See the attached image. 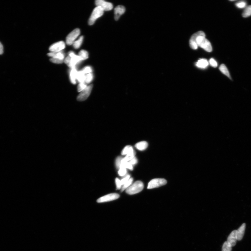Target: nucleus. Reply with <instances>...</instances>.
<instances>
[{
  "instance_id": "36",
  "label": "nucleus",
  "mask_w": 251,
  "mask_h": 251,
  "mask_svg": "<svg viewBox=\"0 0 251 251\" xmlns=\"http://www.w3.org/2000/svg\"><path fill=\"white\" fill-rule=\"evenodd\" d=\"M129 162L132 165H135L138 162V160L135 157H134L131 160H130Z\"/></svg>"
},
{
  "instance_id": "1",
  "label": "nucleus",
  "mask_w": 251,
  "mask_h": 251,
  "mask_svg": "<svg viewBox=\"0 0 251 251\" xmlns=\"http://www.w3.org/2000/svg\"><path fill=\"white\" fill-rule=\"evenodd\" d=\"M189 42H194L196 43L198 46L201 47L207 52H211L213 50L212 46L211 44L205 36H199L194 40H190Z\"/></svg>"
},
{
  "instance_id": "11",
  "label": "nucleus",
  "mask_w": 251,
  "mask_h": 251,
  "mask_svg": "<svg viewBox=\"0 0 251 251\" xmlns=\"http://www.w3.org/2000/svg\"><path fill=\"white\" fill-rule=\"evenodd\" d=\"M125 11V8L124 6H118L115 9V20H118Z\"/></svg>"
},
{
  "instance_id": "28",
  "label": "nucleus",
  "mask_w": 251,
  "mask_h": 251,
  "mask_svg": "<svg viewBox=\"0 0 251 251\" xmlns=\"http://www.w3.org/2000/svg\"><path fill=\"white\" fill-rule=\"evenodd\" d=\"M123 158L120 156L118 157L115 160V165L118 169H119L120 165L121 164L122 160Z\"/></svg>"
},
{
  "instance_id": "7",
  "label": "nucleus",
  "mask_w": 251,
  "mask_h": 251,
  "mask_svg": "<svg viewBox=\"0 0 251 251\" xmlns=\"http://www.w3.org/2000/svg\"><path fill=\"white\" fill-rule=\"evenodd\" d=\"M119 197V195L117 193H111L100 197L97 200V202L100 203L112 201L118 199Z\"/></svg>"
},
{
  "instance_id": "27",
  "label": "nucleus",
  "mask_w": 251,
  "mask_h": 251,
  "mask_svg": "<svg viewBox=\"0 0 251 251\" xmlns=\"http://www.w3.org/2000/svg\"><path fill=\"white\" fill-rule=\"evenodd\" d=\"M87 86L85 84V83H80L78 87V91L79 92H82L83 90H84L87 87Z\"/></svg>"
},
{
  "instance_id": "34",
  "label": "nucleus",
  "mask_w": 251,
  "mask_h": 251,
  "mask_svg": "<svg viewBox=\"0 0 251 251\" xmlns=\"http://www.w3.org/2000/svg\"><path fill=\"white\" fill-rule=\"evenodd\" d=\"M211 65L213 67H217L218 66L216 60L213 59H211L209 61Z\"/></svg>"
},
{
  "instance_id": "9",
  "label": "nucleus",
  "mask_w": 251,
  "mask_h": 251,
  "mask_svg": "<svg viewBox=\"0 0 251 251\" xmlns=\"http://www.w3.org/2000/svg\"><path fill=\"white\" fill-rule=\"evenodd\" d=\"M65 48V45L64 42L60 41L53 44L50 46L49 49L51 52H61Z\"/></svg>"
},
{
  "instance_id": "3",
  "label": "nucleus",
  "mask_w": 251,
  "mask_h": 251,
  "mask_svg": "<svg viewBox=\"0 0 251 251\" xmlns=\"http://www.w3.org/2000/svg\"><path fill=\"white\" fill-rule=\"evenodd\" d=\"M104 12V11L101 7L97 6L95 8L89 18V22H88L89 24L90 25H93L98 18L103 15Z\"/></svg>"
},
{
  "instance_id": "33",
  "label": "nucleus",
  "mask_w": 251,
  "mask_h": 251,
  "mask_svg": "<svg viewBox=\"0 0 251 251\" xmlns=\"http://www.w3.org/2000/svg\"><path fill=\"white\" fill-rule=\"evenodd\" d=\"M115 181L116 186H117V189H120L121 188L122 185L121 183L120 180L118 178H116L115 179Z\"/></svg>"
},
{
  "instance_id": "8",
  "label": "nucleus",
  "mask_w": 251,
  "mask_h": 251,
  "mask_svg": "<svg viewBox=\"0 0 251 251\" xmlns=\"http://www.w3.org/2000/svg\"><path fill=\"white\" fill-rule=\"evenodd\" d=\"M95 4L97 6L101 7L104 11H110L113 8L112 4L103 0H97L95 1Z\"/></svg>"
},
{
  "instance_id": "37",
  "label": "nucleus",
  "mask_w": 251,
  "mask_h": 251,
  "mask_svg": "<svg viewBox=\"0 0 251 251\" xmlns=\"http://www.w3.org/2000/svg\"><path fill=\"white\" fill-rule=\"evenodd\" d=\"M3 53V46L2 44L0 42V55H2Z\"/></svg>"
},
{
  "instance_id": "15",
  "label": "nucleus",
  "mask_w": 251,
  "mask_h": 251,
  "mask_svg": "<svg viewBox=\"0 0 251 251\" xmlns=\"http://www.w3.org/2000/svg\"><path fill=\"white\" fill-rule=\"evenodd\" d=\"M219 69L223 74H224L225 76H227L230 80H232L228 69H227L226 66L224 64H222L219 67Z\"/></svg>"
},
{
  "instance_id": "20",
  "label": "nucleus",
  "mask_w": 251,
  "mask_h": 251,
  "mask_svg": "<svg viewBox=\"0 0 251 251\" xmlns=\"http://www.w3.org/2000/svg\"><path fill=\"white\" fill-rule=\"evenodd\" d=\"M83 39V37L81 36L77 40L75 41L73 43V47L75 49H78L80 47L82 43Z\"/></svg>"
},
{
  "instance_id": "17",
  "label": "nucleus",
  "mask_w": 251,
  "mask_h": 251,
  "mask_svg": "<svg viewBox=\"0 0 251 251\" xmlns=\"http://www.w3.org/2000/svg\"><path fill=\"white\" fill-rule=\"evenodd\" d=\"M148 144L146 142L142 141L136 143L135 145L136 147L138 150L140 151L145 150L148 147Z\"/></svg>"
},
{
  "instance_id": "13",
  "label": "nucleus",
  "mask_w": 251,
  "mask_h": 251,
  "mask_svg": "<svg viewBox=\"0 0 251 251\" xmlns=\"http://www.w3.org/2000/svg\"><path fill=\"white\" fill-rule=\"evenodd\" d=\"M49 56L52 58L57 59L61 60H64L65 55L62 52H51L48 54Z\"/></svg>"
},
{
  "instance_id": "5",
  "label": "nucleus",
  "mask_w": 251,
  "mask_h": 251,
  "mask_svg": "<svg viewBox=\"0 0 251 251\" xmlns=\"http://www.w3.org/2000/svg\"><path fill=\"white\" fill-rule=\"evenodd\" d=\"M93 85H90L87 86L84 90L81 92L79 95L77 99L79 101H83L87 99L89 96L92 89Z\"/></svg>"
},
{
  "instance_id": "21",
  "label": "nucleus",
  "mask_w": 251,
  "mask_h": 251,
  "mask_svg": "<svg viewBox=\"0 0 251 251\" xmlns=\"http://www.w3.org/2000/svg\"><path fill=\"white\" fill-rule=\"evenodd\" d=\"M242 15L244 18H247L251 16V5L246 7Z\"/></svg>"
},
{
  "instance_id": "14",
  "label": "nucleus",
  "mask_w": 251,
  "mask_h": 251,
  "mask_svg": "<svg viewBox=\"0 0 251 251\" xmlns=\"http://www.w3.org/2000/svg\"><path fill=\"white\" fill-rule=\"evenodd\" d=\"M78 71L76 69H72L70 72V79L72 83L75 84L76 83L77 80V75Z\"/></svg>"
},
{
  "instance_id": "6",
  "label": "nucleus",
  "mask_w": 251,
  "mask_h": 251,
  "mask_svg": "<svg viewBox=\"0 0 251 251\" xmlns=\"http://www.w3.org/2000/svg\"><path fill=\"white\" fill-rule=\"evenodd\" d=\"M80 33V30L76 28L73 30L67 36L66 42L67 45H71L73 44L75 39L79 35Z\"/></svg>"
},
{
  "instance_id": "29",
  "label": "nucleus",
  "mask_w": 251,
  "mask_h": 251,
  "mask_svg": "<svg viewBox=\"0 0 251 251\" xmlns=\"http://www.w3.org/2000/svg\"><path fill=\"white\" fill-rule=\"evenodd\" d=\"M82 71L85 74L92 73V67L89 66L85 67L82 70Z\"/></svg>"
},
{
  "instance_id": "24",
  "label": "nucleus",
  "mask_w": 251,
  "mask_h": 251,
  "mask_svg": "<svg viewBox=\"0 0 251 251\" xmlns=\"http://www.w3.org/2000/svg\"><path fill=\"white\" fill-rule=\"evenodd\" d=\"M133 179L132 178H131L129 179L127 181V182L125 183V184L123 186V187L122 188V189L121 190V192H122L124 191L126 189H127V188H128L129 187V186L130 185L132 184V183L133 181Z\"/></svg>"
},
{
  "instance_id": "2",
  "label": "nucleus",
  "mask_w": 251,
  "mask_h": 251,
  "mask_svg": "<svg viewBox=\"0 0 251 251\" xmlns=\"http://www.w3.org/2000/svg\"><path fill=\"white\" fill-rule=\"evenodd\" d=\"M143 188V183L142 181H136L131 186L127 188L126 192L129 195H134L142 191Z\"/></svg>"
},
{
  "instance_id": "16",
  "label": "nucleus",
  "mask_w": 251,
  "mask_h": 251,
  "mask_svg": "<svg viewBox=\"0 0 251 251\" xmlns=\"http://www.w3.org/2000/svg\"><path fill=\"white\" fill-rule=\"evenodd\" d=\"M197 67L201 69H205L209 65L207 60L206 59H201L198 60L196 64Z\"/></svg>"
},
{
  "instance_id": "25",
  "label": "nucleus",
  "mask_w": 251,
  "mask_h": 251,
  "mask_svg": "<svg viewBox=\"0 0 251 251\" xmlns=\"http://www.w3.org/2000/svg\"><path fill=\"white\" fill-rule=\"evenodd\" d=\"M124 167L126 169H129L131 170L133 169V167H132V165L129 162H126L125 163H122L120 165V167Z\"/></svg>"
},
{
  "instance_id": "23",
  "label": "nucleus",
  "mask_w": 251,
  "mask_h": 251,
  "mask_svg": "<svg viewBox=\"0 0 251 251\" xmlns=\"http://www.w3.org/2000/svg\"><path fill=\"white\" fill-rule=\"evenodd\" d=\"M94 76L92 73L87 74L85 75V83L89 84L92 82Z\"/></svg>"
},
{
  "instance_id": "4",
  "label": "nucleus",
  "mask_w": 251,
  "mask_h": 251,
  "mask_svg": "<svg viewBox=\"0 0 251 251\" xmlns=\"http://www.w3.org/2000/svg\"><path fill=\"white\" fill-rule=\"evenodd\" d=\"M167 182V181L164 179H153L149 183L147 188L150 189L159 187L166 185Z\"/></svg>"
},
{
  "instance_id": "30",
  "label": "nucleus",
  "mask_w": 251,
  "mask_h": 251,
  "mask_svg": "<svg viewBox=\"0 0 251 251\" xmlns=\"http://www.w3.org/2000/svg\"><path fill=\"white\" fill-rule=\"evenodd\" d=\"M127 173L126 169L124 167H120L119 171H118V174L120 176H124Z\"/></svg>"
},
{
  "instance_id": "26",
  "label": "nucleus",
  "mask_w": 251,
  "mask_h": 251,
  "mask_svg": "<svg viewBox=\"0 0 251 251\" xmlns=\"http://www.w3.org/2000/svg\"><path fill=\"white\" fill-rule=\"evenodd\" d=\"M247 5V3L245 1H240L236 4V5L237 8H245Z\"/></svg>"
},
{
  "instance_id": "32",
  "label": "nucleus",
  "mask_w": 251,
  "mask_h": 251,
  "mask_svg": "<svg viewBox=\"0 0 251 251\" xmlns=\"http://www.w3.org/2000/svg\"><path fill=\"white\" fill-rule=\"evenodd\" d=\"M131 146H126L124 149L122 151V155H124L127 154L129 152V148L131 147Z\"/></svg>"
},
{
  "instance_id": "35",
  "label": "nucleus",
  "mask_w": 251,
  "mask_h": 251,
  "mask_svg": "<svg viewBox=\"0 0 251 251\" xmlns=\"http://www.w3.org/2000/svg\"><path fill=\"white\" fill-rule=\"evenodd\" d=\"M130 177V176L129 175H127L126 177H125L121 180V183L122 185H124L129 179Z\"/></svg>"
},
{
  "instance_id": "22",
  "label": "nucleus",
  "mask_w": 251,
  "mask_h": 251,
  "mask_svg": "<svg viewBox=\"0 0 251 251\" xmlns=\"http://www.w3.org/2000/svg\"><path fill=\"white\" fill-rule=\"evenodd\" d=\"M232 247L227 241L225 242L223 246L222 251H232Z\"/></svg>"
},
{
  "instance_id": "31",
  "label": "nucleus",
  "mask_w": 251,
  "mask_h": 251,
  "mask_svg": "<svg viewBox=\"0 0 251 251\" xmlns=\"http://www.w3.org/2000/svg\"><path fill=\"white\" fill-rule=\"evenodd\" d=\"M50 60L51 62H52L56 64H62L64 62V60H60L59 59H55V58H52Z\"/></svg>"
},
{
  "instance_id": "12",
  "label": "nucleus",
  "mask_w": 251,
  "mask_h": 251,
  "mask_svg": "<svg viewBox=\"0 0 251 251\" xmlns=\"http://www.w3.org/2000/svg\"><path fill=\"white\" fill-rule=\"evenodd\" d=\"M246 227L245 223H243L237 230V238H238V241L241 240L243 238L244 234H245Z\"/></svg>"
},
{
  "instance_id": "18",
  "label": "nucleus",
  "mask_w": 251,
  "mask_h": 251,
  "mask_svg": "<svg viewBox=\"0 0 251 251\" xmlns=\"http://www.w3.org/2000/svg\"><path fill=\"white\" fill-rule=\"evenodd\" d=\"M85 74L82 70L79 71L77 75V80L80 83H85Z\"/></svg>"
},
{
  "instance_id": "10",
  "label": "nucleus",
  "mask_w": 251,
  "mask_h": 251,
  "mask_svg": "<svg viewBox=\"0 0 251 251\" xmlns=\"http://www.w3.org/2000/svg\"><path fill=\"white\" fill-rule=\"evenodd\" d=\"M237 240V230H235L231 232L228 237L227 241L232 247L236 246Z\"/></svg>"
},
{
  "instance_id": "19",
  "label": "nucleus",
  "mask_w": 251,
  "mask_h": 251,
  "mask_svg": "<svg viewBox=\"0 0 251 251\" xmlns=\"http://www.w3.org/2000/svg\"><path fill=\"white\" fill-rule=\"evenodd\" d=\"M78 56L80 57L81 61L87 59L89 57V54L87 51L85 50H82L80 51L79 53Z\"/></svg>"
}]
</instances>
